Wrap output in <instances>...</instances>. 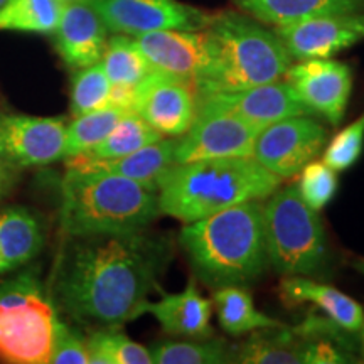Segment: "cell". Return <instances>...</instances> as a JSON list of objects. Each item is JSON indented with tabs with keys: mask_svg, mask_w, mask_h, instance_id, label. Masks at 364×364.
Masks as SVG:
<instances>
[{
	"mask_svg": "<svg viewBox=\"0 0 364 364\" xmlns=\"http://www.w3.org/2000/svg\"><path fill=\"white\" fill-rule=\"evenodd\" d=\"M159 216L157 191L127 177L68 169L61 181L59 223L71 238L134 233Z\"/></svg>",
	"mask_w": 364,
	"mask_h": 364,
	"instance_id": "cell-4",
	"label": "cell"
},
{
	"mask_svg": "<svg viewBox=\"0 0 364 364\" xmlns=\"http://www.w3.org/2000/svg\"><path fill=\"white\" fill-rule=\"evenodd\" d=\"M263 204L270 267L284 277H317L329 263L324 226L297 186L277 189Z\"/></svg>",
	"mask_w": 364,
	"mask_h": 364,
	"instance_id": "cell-6",
	"label": "cell"
},
{
	"mask_svg": "<svg viewBox=\"0 0 364 364\" xmlns=\"http://www.w3.org/2000/svg\"><path fill=\"white\" fill-rule=\"evenodd\" d=\"M280 182L255 157L174 164L159 182V209L161 215L193 223L236 204L263 201Z\"/></svg>",
	"mask_w": 364,
	"mask_h": 364,
	"instance_id": "cell-3",
	"label": "cell"
},
{
	"mask_svg": "<svg viewBox=\"0 0 364 364\" xmlns=\"http://www.w3.org/2000/svg\"><path fill=\"white\" fill-rule=\"evenodd\" d=\"M54 39L66 66L80 70L102 59L107 48L108 27L88 0H75L65 4Z\"/></svg>",
	"mask_w": 364,
	"mask_h": 364,
	"instance_id": "cell-17",
	"label": "cell"
},
{
	"mask_svg": "<svg viewBox=\"0 0 364 364\" xmlns=\"http://www.w3.org/2000/svg\"><path fill=\"white\" fill-rule=\"evenodd\" d=\"M324 127L309 115L289 117L267 125L255 142L253 157L280 179L297 176L322 152Z\"/></svg>",
	"mask_w": 364,
	"mask_h": 364,
	"instance_id": "cell-9",
	"label": "cell"
},
{
	"mask_svg": "<svg viewBox=\"0 0 364 364\" xmlns=\"http://www.w3.org/2000/svg\"><path fill=\"white\" fill-rule=\"evenodd\" d=\"M134 112L161 135L177 139L198 113L196 83L154 70L136 88Z\"/></svg>",
	"mask_w": 364,
	"mask_h": 364,
	"instance_id": "cell-12",
	"label": "cell"
},
{
	"mask_svg": "<svg viewBox=\"0 0 364 364\" xmlns=\"http://www.w3.org/2000/svg\"><path fill=\"white\" fill-rule=\"evenodd\" d=\"M284 78L311 115L338 127L353 91V70L336 59H304L290 65Z\"/></svg>",
	"mask_w": 364,
	"mask_h": 364,
	"instance_id": "cell-11",
	"label": "cell"
},
{
	"mask_svg": "<svg viewBox=\"0 0 364 364\" xmlns=\"http://www.w3.org/2000/svg\"><path fill=\"white\" fill-rule=\"evenodd\" d=\"M290 58L327 59L364 41V12L327 14L275 27Z\"/></svg>",
	"mask_w": 364,
	"mask_h": 364,
	"instance_id": "cell-13",
	"label": "cell"
},
{
	"mask_svg": "<svg viewBox=\"0 0 364 364\" xmlns=\"http://www.w3.org/2000/svg\"><path fill=\"white\" fill-rule=\"evenodd\" d=\"M172 258L171 236L147 230L76 236L59 262L54 299L75 321L115 329L145 314Z\"/></svg>",
	"mask_w": 364,
	"mask_h": 364,
	"instance_id": "cell-1",
	"label": "cell"
},
{
	"mask_svg": "<svg viewBox=\"0 0 364 364\" xmlns=\"http://www.w3.org/2000/svg\"><path fill=\"white\" fill-rule=\"evenodd\" d=\"M161 139H164V135L152 129L139 113L130 110L122 117V120L118 122L115 129L108 134L103 142H100L90 152L76 157L91 159V161H108V159L129 156L135 150L157 142Z\"/></svg>",
	"mask_w": 364,
	"mask_h": 364,
	"instance_id": "cell-27",
	"label": "cell"
},
{
	"mask_svg": "<svg viewBox=\"0 0 364 364\" xmlns=\"http://www.w3.org/2000/svg\"><path fill=\"white\" fill-rule=\"evenodd\" d=\"M260 127L233 113L213 108H198L193 125L176 139V164L206 159L253 157Z\"/></svg>",
	"mask_w": 364,
	"mask_h": 364,
	"instance_id": "cell-8",
	"label": "cell"
},
{
	"mask_svg": "<svg viewBox=\"0 0 364 364\" xmlns=\"http://www.w3.org/2000/svg\"><path fill=\"white\" fill-rule=\"evenodd\" d=\"M9 2V0H0V9H2L4 6H6V4Z\"/></svg>",
	"mask_w": 364,
	"mask_h": 364,
	"instance_id": "cell-37",
	"label": "cell"
},
{
	"mask_svg": "<svg viewBox=\"0 0 364 364\" xmlns=\"http://www.w3.org/2000/svg\"><path fill=\"white\" fill-rule=\"evenodd\" d=\"M66 120L54 117L0 115L9 156L19 167H41L65 157Z\"/></svg>",
	"mask_w": 364,
	"mask_h": 364,
	"instance_id": "cell-16",
	"label": "cell"
},
{
	"mask_svg": "<svg viewBox=\"0 0 364 364\" xmlns=\"http://www.w3.org/2000/svg\"><path fill=\"white\" fill-rule=\"evenodd\" d=\"M112 97V83L102 63L80 68L71 80V113L73 117L108 107Z\"/></svg>",
	"mask_w": 364,
	"mask_h": 364,
	"instance_id": "cell-31",
	"label": "cell"
},
{
	"mask_svg": "<svg viewBox=\"0 0 364 364\" xmlns=\"http://www.w3.org/2000/svg\"><path fill=\"white\" fill-rule=\"evenodd\" d=\"M59 318L34 285L0 294V359L12 364H46L53 353Z\"/></svg>",
	"mask_w": 364,
	"mask_h": 364,
	"instance_id": "cell-7",
	"label": "cell"
},
{
	"mask_svg": "<svg viewBox=\"0 0 364 364\" xmlns=\"http://www.w3.org/2000/svg\"><path fill=\"white\" fill-rule=\"evenodd\" d=\"M100 63L113 88L136 90L154 71L139 46L135 44V39L125 34L108 38Z\"/></svg>",
	"mask_w": 364,
	"mask_h": 364,
	"instance_id": "cell-25",
	"label": "cell"
},
{
	"mask_svg": "<svg viewBox=\"0 0 364 364\" xmlns=\"http://www.w3.org/2000/svg\"><path fill=\"white\" fill-rule=\"evenodd\" d=\"M65 0H9L0 9V31L54 34Z\"/></svg>",
	"mask_w": 364,
	"mask_h": 364,
	"instance_id": "cell-26",
	"label": "cell"
},
{
	"mask_svg": "<svg viewBox=\"0 0 364 364\" xmlns=\"http://www.w3.org/2000/svg\"><path fill=\"white\" fill-rule=\"evenodd\" d=\"M354 267H356V270H358V272H361L363 275H364V260H359V262H356V263H354Z\"/></svg>",
	"mask_w": 364,
	"mask_h": 364,
	"instance_id": "cell-36",
	"label": "cell"
},
{
	"mask_svg": "<svg viewBox=\"0 0 364 364\" xmlns=\"http://www.w3.org/2000/svg\"><path fill=\"white\" fill-rule=\"evenodd\" d=\"M241 12L267 26H285L327 14L364 12V0H233Z\"/></svg>",
	"mask_w": 364,
	"mask_h": 364,
	"instance_id": "cell-22",
	"label": "cell"
},
{
	"mask_svg": "<svg viewBox=\"0 0 364 364\" xmlns=\"http://www.w3.org/2000/svg\"><path fill=\"white\" fill-rule=\"evenodd\" d=\"M252 338L233 348L231 363L299 364L311 363V341L285 326L252 332Z\"/></svg>",
	"mask_w": 364,
	"mask_h": 364,
	"instance_id": "cell-21",
	"label": "cell"
},
{
	"mask_svg": "<svg viewBox=\"0 0 364 364\" xmlns=\"http://www.w3.org/2000/svg\"><path fill=\"white\" fill-rule=\"evenodd\" d=\"M211 43V75L196 83L198 93L235 91L279 81L292 65L275 29L245 12L213 14L206 26Z\"/></svg>",
	"mask_w": 364,
	"mask_h": 364,
	"instance_id": "cell-5",
	"label": "cell"
},
{
	"mask_svg": "<svg viewBox=\"0 0 364 364\" xmlns=\"http://www.w3.org/2000/svg\"><path fill=\"white\" fill-rule=\"evenodd\" d=\"M90 364H150V349L117 331H97L86 339Z\"/></svg>",
	"mask_w": 364,
	"mask_h": 364,
	"instance_id": "cell-30",
	"label": "cell"
},
{
	"mask_svg": "<svg viewBox=\"0 0 364 364\" xmlns=\"http://www.w3.org/2000/svg\"><path fill=\"white\" fill-rule=\"evenodd\" d=\"M49 363L53 364H90V354L86 339L78 332L70 329L65 322L58 321L54 336L53 353Z\"/></svg>",
	"mask_w": 364,
	"mask_h": 364,
	"instance_id": "cell-34",
	"label": "cell"
},
{
	"mask_svg": "<svg viewBox=\"0 0 364 364\" xmlns=\"http://www.w3.org/2000/svg\"><path fill=\"white\" fill-rule=\"evenodd\" d=\"M152 314L162 331L176 338H211L213 302L201 295L193 277L177 294H164L156 302H147L145 314Z\"/></svg>",
	"mask_w": 364,
	"mask_h": 364,
	"instance_id": "cell-18",
	"label": "cell"
},
{
	"mask_svg": "<svg viewBox=\"0 0 364 364\" xmlns=\"http://www.w3.org/2000/svg\"><path fill=\"white\" fill-rule=\"evenodd\" d=\"M152 70L201 83L211 75V43L206 27L199 31H154L135 36Z\"/></svg>",
	"mask_w": 364,
	"mask_h": 364,
	"instance_id": "cell-14",
	"label": "cell"
},
{
	"mask_svg": "<svg viewBox=\"0 0 364 364\" xmlns=\"http://www.w3.org/2000/svg\"><path fill=\"white\" fill-rule=\"evenodd\" d=\"M279 294L289 306L294 304H312L324 312L327 318L358 334L364 329V309L361 304L327 284H318L306 277H284L280 282Z\"/></svg>",
	"mask_w": 364,
	"mask_h": 364,
	"instance_id": "cell-20",
	"label": "cell"
},
{
	"mask_svg": "<svg viewBox=\"0 0 364 364\" xmlns=\"http://www.w3.org/2000/svg\"><path fill=\"white\" fill-rule=\"evenodd\" d=\"M113 34L135 36L154 31H199L213 14L179 0H88Z\"/></svg>",
	"mask_w": 364,
	"mask_h": 364,
	"instance_id": "cell-10",
	"label": "cell"
},
{
	"mask_svg": "<svg viewBox=\"0 0 364 364\" xmlns=\"http://www.w3.org/2000/svg\"><path fill=\"white\" fill-rule=\"evenodd\" d=\"M43 245L44 235L33 213L24 208L0 213V273L31 262Z\"/></svg>",
	"mask_w": 364,
	"mask_h": 364,
	"instance_id": "cell-23",
	"label": "cell"
},
{
	"mask_svg": "<svg viewBox=\"0 0 364 364\" xmlns=\"http://www.w3.org/2000/svg\"><path fill=\"white\" fill-rule=\"evenodd\" d=\"M127 112L130 110L117 107V105H108L100 110L75 117V120L68 125L66 130L65 157L81 156V154L90 152L91 149L97 147L115 129Z\"/></svg>",
	"mask_w": 364,
	"mask_h": 364,
	"instance_id": "cell-29",
	"label": "cell"
},
{
	"mask_svg": "<svg viewBox=\"0 0 364 364\" xmlns=\"http://www.w3.org/2000/svg\"><path fill=\"white\" fill-rule=\"evenodd\" d=\"M231 348L225 339L203 338L191 341H162L152 346L156 364H223L231 363Z\"/></svg>",
	"mask_w": 364,
	"mask_h": 364,
	"instance_id": "cell-28",
	"label": "cell"
},
{
	"mask_svg": "<svg viewBox=\"0 0 364 364\" xmlns=\"http://www.w3.org/2000/svg\"><path fill=\"white\" fill-rule=\"evenodd\" d=\"M198 108L230 112L260 127L289 117L311 115L285 80L245 90L198 93Z\"/></svg>",
	"mask_w": 364,
	"mask_h": 364,
	"instance_id": "cell-15",
	"label": "cell"
},
{
	"mask_svg": "<svg viewBox=\"0 0 364 364\" xmlns=\"http://www.w3.org/2000/svg\"><path fill=\"white\" fill-rule=\"evenodd\" d=\"M364 149V113L353 124L344 127L324 150L322 162L336 172L351 169L359 161Z\"/></svg>",
	"mask_w": 364,
	"mask_h": 364,
	"instance_id": "cell-33",
	"label": "cell"
},
{
	"mask_svg": "<svg viewBox=\"0 0 364 364\" xmlns=\"http://www.w3.org/2000/svg\"><path fill=\"white\" fill-rule=\"evenodd\" d=\"M174 150L176 139L167 136V139H161L157 142L145 145V147L135 150L129 156L108 159V161L70 157L68 159V169L107 172V174L127 177V179L145 186V188L157 191L161 177L176 164Z\"/></svg>",
	"mask_w": 364,
	"mask_h": 364,
	"instance_id": "cell-19",
	"label": "cell"
},
{
	"mask_svg": "<svg viewBox=\"0 0 364 364\" xmlns=\"http://www.w3.org/2000/svg\"><path fill=\"white\" fill-rule=\"evenodd\" d=\"M213 306L223 331L230 336L252 334L255 331L284 326L255 307L252 294L245 287H223L213 292Z\"/></svg>",
	"mask_w": 364,
	"mask_h": 364,
	"instance_id": "cell-24",
	"label": "cell"
},
{
	"mask_svg": "<svg viewBox=\"0 0 364 364\" xmlns=\"http://www.w3.org/2000/svg\"><path fill=\"white\" fill-rule=\"evenodd\" d=\"M179 243L194 275L211 289L248 287L270 267L260 201L241 203L184 223Z\"/></svg>",
	"mask_w": 364,
	"mask_h": 364,
	"instance_id": "cell-2",
	"label": "cell"
},
{
	"mask_svg": "<svg viewBox=\"0 0 364 364\" xmlns=\"http://www.w3.org/2000/svg\"><path fill=\"white\" fill-rule=\"evenodd\" d=\"M21 167L9 156L6 145H4L2 132H0V194H4L16 181V174Z\"/></svg>",
	"mask_w": 364,
	"mask_h": 364,
	"instance_id": "cell-35",
	"label": "cell"
},
{
	"mask_svg": "<svg viewBox=\"0 0 364 364\" xmlns=\"http://www.w3.org/2000/svg\"><path fill=\"white\" fill-rule=\"evenodd\" d=\"M297 191L302 201L314 211H321L332 201L338 191V176L324 162L311 161L299 172Z\"/></svg>",
	"mask_w": 364,
	"mask_h": 364,
	"instance_id": "cell-32",
	"label": "cell"
}]
</instances>
